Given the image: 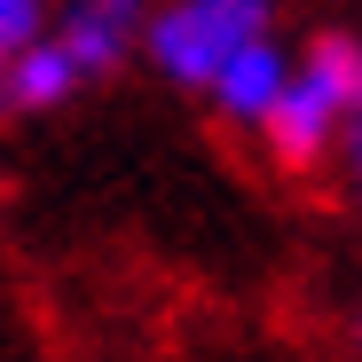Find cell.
Listing matches in <instances>:
<instances>
[{"label":"cell","mask_w":362,"mask_h":362,"mask_svg":"<svg viewBox=\"0 0 362 362\" xmlns=\"http://www.w3.org/2000/svg\"><path fill=\"white\" fill-rule=\"evenodd\" d=\"M40 16H47L40 0H0V71H8V55H16V47L40 40Z\"/></svg>","instance_id":"52a82bcc"},{"label":"cell","mask_w":362,"mask_h":362,"mask_svg":"<svg viewBox=\"0 0 362 362\" xmlns=\"http://www.w3.org/2000/svg\"><path fill=\"white\" fill-rule=\"evenodd\" d=\"M339 103L308 79V71H291L284 79V95L268 103V118H260V134H268V150H276V165H291V173H308L331 142H339Z\"/></svg>","instance_id":"7a4b0ae2"},{"label":"cell","mask_w":362,"mask_h":362,"mask_svg":"<svg viewBox=\"0 0 362 362\" xmlns=\"http://www.w3.org/2000/svg\"><path fill=\"white\" fill-rule=\"evenodd\" d=\"M308 79L339 103V118H362V40L354 32H323L308 47Z\"/></svg>","instance_id":"8992f818"},{"label":"cell","mask_w":362,"mask_h":362,"mask_svg":"<svg viewBox=\"0 0 362 362\" xmlns=\"http://www.w3.org/2000/svg\"><path fill=\"white\" fill-rule=\"evenodd\" d=\"M284 79H291V64H284V47H276V40L260 32L252 47H236L228 64L213 71V87H205V95H213V103H221V110L236 118V127H260V118H268V103L284 95Z\"/></svg>","instance_id":"277c9868"},{"label":"cell","mask_w":362,"mask_h":362,"mask_svg":"<svg viewBox=\"0 0 362 362\" xmlns=\"http://www.w3.org/2000/svg\"><path fill=\"white\" fill-rule=\"evenodd\" d=\"M79 87V64L64 55V40H32L8 55V71H0V103L8 110H55Z\"/></svg>","instance_id":"5b68a950"},{"label":"cell","mask_w":362,"mask_h":362,"mask_svg":"<svg viewBox=\"0 0 362 362\" xmlns=\"http://www.w3.org/2000/svg\"><path fill=\"white\" fill-rule=\"evenodd\" d=\"M268 8H276V0H173L165 16H150L142 40H150V55H158L165 79L213 87V71L228 64V55L268 32Z\"/></svg>","instance_id":"6da1fadb"},{"label":"cell","mask_w":362,"mask_h":362,"mask_svg":"<svg viewBox=\"0 0 362 362\" xmlns=\"http://www.w3.org/2000/svg\"><path fill=\"white\" fill-rule=\"evenodd\" d=\"M134 40H142V0H71L64 16V55L79 64V79L127 64Z\"/></svg>","instance_id":"3957f363"}]
</instances>
